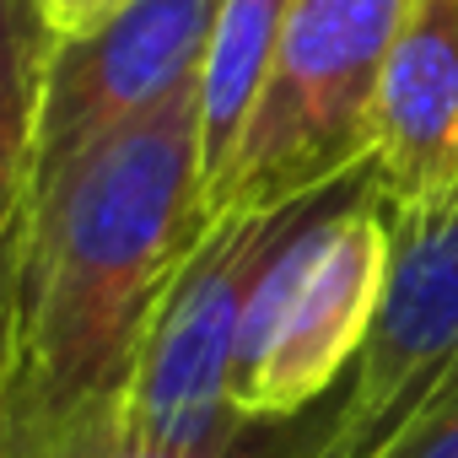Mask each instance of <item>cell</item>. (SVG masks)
Returning <instances> with one entry per match:
<instances>
[{
  "label": "cell",
  "instance_id": "obj_12",
  "mask_svg": "<svg viewBox=\"0 0 458 458\" xmlns=\"http://www.w3.org/2000/svg\"><path fill=\"white\" fill-rule=\"evenodd\" d=\"M383 458H458V404L431 415L426 426H415L399 447H388Z\"/></svg>",
  "mask_w": 458,
  "mask_h": 458
},
{
  "label": "cell",
  "instance_id": "obj_7",
  "mask_svg": "<svg viewBox=\"0 0 458 458\" xmlns=\"http://www.w3.org/2000/svg\"><path fill=\"white\" fill-rule=\"evenodd\" d=\"M367 178L388 205L458 189V0H410L367 114Z\"/></svg>",
  "mask_w": 458,
  "mask_h": 458
},
{
  "label": "cell",
  "instance_id": "obj_1",
  "mask_svg": "<svg viewBox=\"0 0 458 458\" xmlns=\"http://www.w3.org/2000/svg\"><path fill=\"white\" fill-rule=\"evenodd\" d=\"M205 226L199 81L33 194L0 249V458H65L119 404Z\"/></svg>",
  "mask_w": 458,
  "mask_h": 458
},
{
  "label": "cell",
  "instance_id": "obj_10",
  "mask_svg": "<svg viewBox=\"0 0 458 458\" xmlns=\"http://www.w3.org/2000/svg\"><path fill=\"white\" fill-rule=\"evenodd\" d=\"M335 404H340V394L329 404L297 415V420H243L226 437L194 442V447H183V442H151V437L130 431L119 420V404H114V410H103L65 447V458H318V447L329 437V420H335Z\"/></svg>",
  "mask_w": 458,
  "mask_h": 458
},
{
  "label": "cell",
  "instance_id": "obj_8",
  "mask_svg": "<svg viewBox=\"0 0 458 458\" xmlns=\"http://www.w3.org/2000/svg\"><path fill=\"white\" fill-rule=\"evenodd\" d=\"M297 0H221V22L199 71V140H205V189L233 157L259 87L270 76V60L281 49V33L292 22Z\"/></svg>",
  "mask_w": 458,
  "mask_h": 458
},
{
  "label": "cell",
  "instance_id": "obj_3",
  "mask_svg": "<svg viewBox=\"0 0 458 458\" xmlns=\"http://www.w3.org/2000/svg\"><path fill=\"white\" fill-rule=\"evenodd\" d=\"M410 0H297L259 103L205 189L210 216L286 210L367 167V114Z\"/></svg>",
  "mask_w": 458,
  "mask_h": 458
},
{
  "label": "cell",
  "instance_id": "obj_9",
  "mask_svg": "<svg viewBox=\"0 0 458 458\" xmlns=\"http://www.w3.org/2000/svg\"><path fill=\"white\" fill-rule=\"evenodd\" d=\"M55 60V33L38 0H0V249L33 199L44 81Z\"/></svg>",
  "mask_w": 458,
  "mask_h": 458
},
{
  "label": "cell",
  "instance_id": "obj_4",
  "mask_svg": "<svg viewBox=\"0 0 458 458\" xmlns=\"http://www.w3.org/2000/svg\"><path fill=\"white\" fill-rule=\"evenodd\" d=\"M388 205V199H383ZM458 404V189L388 205V276L318 458H383Z\"/></svg>",
  "mask_w": 458,
  "mask_h": 458
},
{
  "label": "cell",
  "instance_id": "obj_11",
  "mask_svg": "<svg viewBox=\"0 0 458 458\" xmlns=\"http://www.w3.org/2000/svg\"><path fill=\"white\" fill-rule=\"evenodd\" d=\"M130 0H38V12H44V22H49V33H55V44H65V38H81V33H92V28H103L114 12H124Z\"/></svg>",
  "mask_w": 458,
  "mask_h": 458
},
{
  "label": "cell",
  "instance_id": "obj_5",
  "mask_svg": "<svg viewBox=\"0 0 458 458\" xmlns=\"http://www.w3.org/2000/svg\"><path fill=\"white\" fill-rule=\"evenodd\" d=\"M318 194L286 205V210H233L210 216L205 238L183 259L173 292L162 297V313L135 356V372L119 394V420L151 442H216L233 426H243L226 404L233 383V351L243 302L254 292L259 265L276 254V243L297 226V216Z\"/></svg>",
  "mask_w": 458,
  "mask_h": 458
},
{
  "label": "cell",
  "instance_id": "obj_2",
  "mask_svg": "<svg viewBox=\"0 0 458 458\" xmlns=\"http://www.w3.org/2000/svg\"><path fill=\"white\" fill-rule=\"evenodd\" d=\"M388 276V205L367 167L324 189L259 265L243 302L226 404L238 420H297L329 404L377 313Z\"/></svg>",
  "mask_w": 458,
  "mask_h": 458
},
{
  "label": "cell",
  "instance_id": "obj_6",
  "mask_svg": "<svg viewBox=\"0 0 458 458\" xmlns=\"http://www.w3.org/2000/svg\"><path fill=\"white\" fill-rule=\"evenodd\" d=\"M216 22L221 0H130L103 28L55 44L33 194L49 189L76 157H87L108 135L146 119L178 87L199 81Z\"/></svg>",
  "mask_w": 458,
  "mask_h": 458
}]
</instances>
